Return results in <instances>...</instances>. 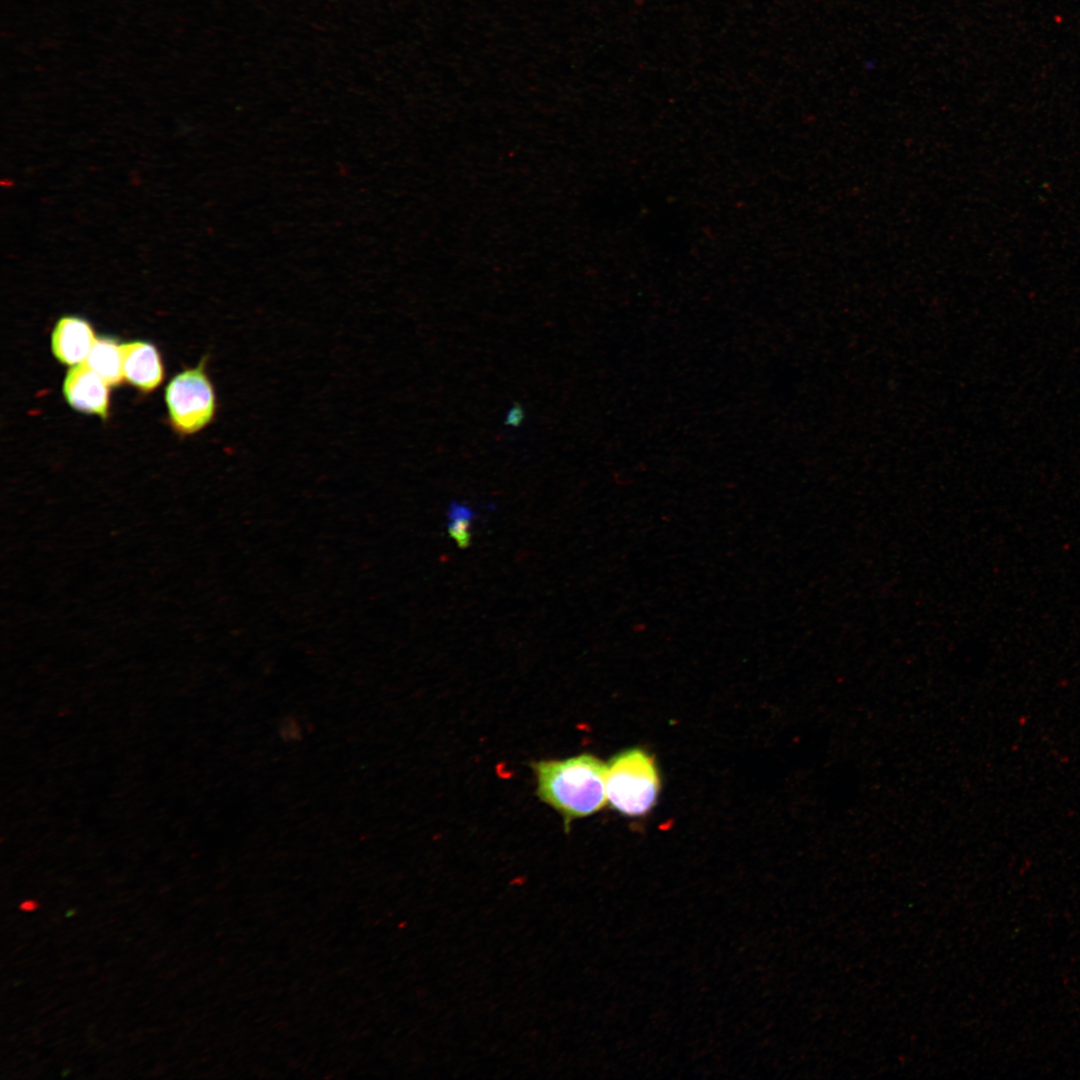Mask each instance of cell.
Listing matches in <instances>:
<instances>
[{"label": "cell", "instance_id": "cell-1", "mask_svg": "<svg viewBox=\"0 0 1080 1080\" xmlns=\"http://www.w3.org/2000/svg\"><path fill=\"white\" fill-rule=\"evenodd\" d=\"M538 797L555 809L567 827L573 819L604 807L606 765L590 754L532 763Z\"/></svg>", "mask_w": 1080, "mask_h": 1080}, {"label": "cell", "instance_id": "cell-2", "mask_svg": "<svg viewBox=\"0 0 1080 1080\" xmlns=\"http://www.w3.org/2000/svg\"><path fill=\"white\" fill-rule=\"evenodd\" d=\"M659 789L655 763L641 749L625 750L606 765L607 802L624 815L646 814L655 805Z\"/></svg>", "mask_w": 1080, "mask_h": 1080}, {"label": "cell", "instance_id": "cell-3", "mask_svg": "<svg viewBox=\"0 0 1080 1080\" xmlns=\"http://www.w3.org/2000/svg\"><path fill=\"white\" fill-rule=\"evenodd\" d=\"M204 361L176 375L166 387L165 399L170 419L181 433H195L207 426L216 412L213 385Z\"/></svg>", "mask_w": 1080, "mask_h": 1080}, {"label": "cell", "instance_id": "cell-4", "mask_svg": "<svg viewBox=\"0 0 1080 1080\" xmlns=\"http://www.w3.org/2000/svg\"><path fill=\"white\" fill-rule=\"evenodd\" d=\"M108 384L84 362L73 365L67 372L63 392L67 402L76 410L106 418Z\"/></svg>", "mask_w": 1080, "mask_h": 1080}, {"label": "cell", "instance_id": "cell-5", "mask_svg": "<svg viewBox=\"0 0 1080 1080\" xmlns=\"http://www.w3.org/2000/svg\"><path fill=\"white\" fill-rule=\"evenodd\" d=\"M123 377L143 391L156 388L163 378V367L155 347L146 342L120 345Z\"/></svg>", "mask_w": 1080, "mask_h": 1080}, {"label": "cell", "instance_id": "cell-6", "mask_svg": "<svg viewBox=\"0 0 1080 1080\" xmlns=\"http://www.w3.org/2000/svg\"><path fill=\"white\" fill-rule=\"evenodd\" d=\"M95 340L93 330L86 321L67 316L56 324L51 346L60 362L73 366L85 361Z\"/></svg>", "mask_w": 1080, "mask_h": 1080}, {"label": "cell", "instance_id": "cell-7", "mask_svg": "<svg viewBox=\"0 0 1080 1080\" xmlns=\"http://www.w3.org/2000/svg\"><path fill=\"white\" fill-rule=\"evenodd\" d=\"M84 363L110 386L124 378L120 345L112 339H96Z\"/></svg>", "mask_w": 1080, "mask_h": 1080}, {"label": "cell", "instance_id": "cell-8", "mask_svg": "<svg viewBox=\"0 0 1080 1080\" xmlns=\"http://www.w3.org/2000/svg\"><path fill=\"white\" fill-rule=\"evenodd\" d=\"M447 518L449 536L459 548H467L471 543V528L475 512L469 506L454 501L449 505Z\"/></svg>", "mask_w": 1080, "mask_h": 1080}, {"label": "cell", "instance_id": "cell-9", "mask_svg": "<svg viewBox=\"0 0 1080 1080\" xmlns=\"http://www.w3.org/2000/svg\"><path fill=\"white\" fill-rule=\"evenodd\" d=\"M524 409L519 403H515L507 413L505 424L518 427L524 419Z\"/></svg>", "mask_w": 1080, "mask_h": 1080}, {"label": "cell", "instance_id": "cell-10", "mask_svg": "<svg viewBox=\"0 0 1080 1080\" xmlns=\"http://www.w3.org/2000/svg\"><path fill=\"white\" fill-rule=\"evenodd\" d=\"M38 907V903L34 900H26L20 904L21 910L25 912L34 911Z\"/></svg>", "mask_w": 1080, "mask_h": 1080}]
</instances>
